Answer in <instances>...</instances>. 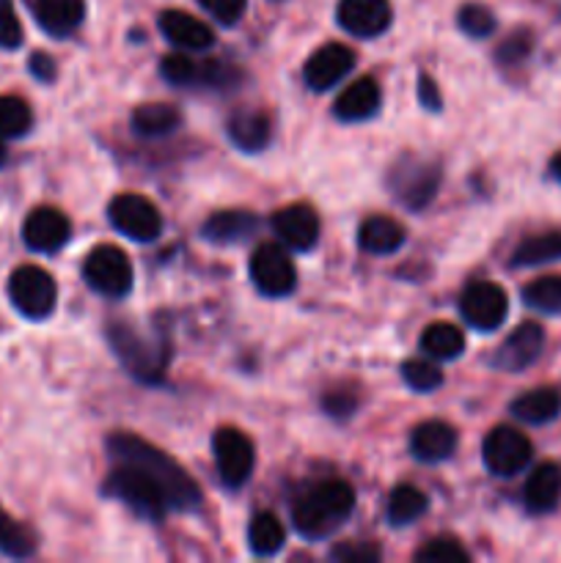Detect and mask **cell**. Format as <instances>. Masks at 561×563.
<instances>
[{"label":"cell","mask_w":561,"mask_h":563,"mask_svg":"<svg viewBox=\"0 0 561 563\" xmlns=\"http://www.w3.org/2000/svg\"><path fill=\"white\" fill-rule=\"evenodd\" d=\"M105 445L113 462L105 493L141 520L160 522L168 511H193L201 506L198 484L157 445L132 432L110 434Z\"/></svg>","instance_id":"6da1fadb"},{"label":"cell","mask_w":561,"mask_h":563,"mask_svg":"<svg viewBox=\"0 0 561 563\" xmlns=\"http://www.w3.org/2000/svg\"><path fill=\"white\" fill-rule=\"evenodd\" d=\"M352 509H355V489L346 482L333 478V482H322L308 489L292 509V520H295L300 537L319 542L339 531Z\"/></svg>","instance_id":"7a4b0ae2"},{"label":"cell","mask_w":561,"mask_h":563,"mask_svg":"<svg viewBox=\"0 0 561 563\" xmlns=\"http://www.w3.org/2000/svg\"><path fill=\"white\" fill-rule=\"evenodd\" d=\"M108 339L119 361L141 383H160L168 366V346L163 341H152L143 333L132 330L130 324L116 322L108 328Z\"/></svg>","instance_id":"3957f363"},{"label":"cell","mask_w":561,"mask_h":563,"mask_svg":"<svg viewBox=\"0 0 561 563\" xmlns=\"http://www.w3.org/2000/svg\"><path fill=\"white\" fill-rule=\"evenodd\" d=\"M9 300L14 311L28 322H44L55 311L58 302V286L47 269L36 264H22L9 275Z\"/></svg>","instance_id":"277c9868"},{"label":"cell","mask_w":561,"mask_h":563,"mask_svg":"<svg viewBox=\"0 0 561 563\" xmlns=\"http://www.w3.org/2000/svg\"><path fill=\"white\" fill-rule=\"evenodd\" d=\"M388 185L394 196L413 212H421L429 207L440 187V165L432 159L407 154L394 168L388 170Z\"/></svg>","instance_id":"5b68a950"},{"label":"cell","mask_w":561,"mask_h":563,"mask_svg":"<svg viewBox=\"0 0 561 563\" xmlns=\"http://www.w3.org/2000/svg\"><path fill=\"white\" fill-rule=\"evenodd\" d=\"M82 278L97 295L121 300L132 289V264L116 245H99L82 262Z\"/></svg>","instance_id":"8992f818"},{"label":"cell","mask_w":561,"mask_h":563,"mask_svg":"<svg viewBox=\"0 0 561 563\" xmlns=\"http://www.w3.org/2000/svg\"><path fill=\"white\" fill-rule=\"evenodd\" d=\"M215 462H218L220 482L226 487L237 489L251 478L253 465H256V449H253L251 438L242 429L223 427L215 432L212 438Z\"/></svg>","instance_id":"52a82bcc"},{"label":"cell","mask_w":561,"mask_h":563,"mask_svg":"<svg viewBox=\"0 0 561 563\" xmlns=\"http://www.w3.org/2000/svg\"><path fill=\"white\" fill-rule=\"evenodd\" d=\"M531 440L512 427H495L493 432L484 438L482 445L484 465H487V471L498 478H512L517 476V473L526 471L528 462H531Z\"/></svg>","instance_id":"ba28073f"},{"label":"cell","mask_w":561,"mask_h":563,"mask_svg":"<svg viewBox=\"0 0 561 563\" xmlns=\"http://www.w3.org/2000/svg\"><path fill=\"white\" fill-rule=\"evenodd\" d=\"M108 218L116 231L135 242H152L157 240L163 231V214L157 212L148 198L138 196V192H124L116 196L108 207Z\"/></svg>","instance_id":"9c48e42d"},{"label":"cell","mask_w":561,"mask_h":563,"mask_svg":"<svg viewBox=\"0 0 561 563\" xmlns=\"http://www.w3.org/2000/svg\"><path fill=\"white\" fill-rule=\"evenodd\" d=\"M251 280L264 297H286L295 291L297 273L286 251L275 242H264L251 256Z\"/></svg>","instance_id":"30bf717a"},{"label":"cell","mask_w":561,"mask_h":563,"mask_svg":"<svg viewBox=\"0 0 561 563\" xmlns=\"http://www.w3.org/2000/svg\"><path fill=\"white\" fill-rule=\"evenodd\" d=\"M460 313L471 328L490 333V330L501 328V322L509 313V300H506V291L498 284H490V280H476V284L468 286L460 297Z\"/></svg>","instance_id":"8fae6325"},{"label":"cell","mask_w":561,"mask_h":563,"mask_svg":"<svg viewBox=\"0 0 561 563\" xmlns=\"http://www.w3.org/2000/svg\"><path fill=\"white\" fill-rule=\"evenodd\" d=\"M69 218L55 207H36L33 212H28L25 223H22V242L28 251L42 253V256L58 253L69 242Z\"/></svg>","instance_id":"7c38bea8"},{"label":"cell","mask_w":561,"mask_h":563,"mask_svg":"<svg viewBox=\"0 0 561 563\" xmlns=\"http://www.w3.org/2000/svg\"><path fill=\"white\" fill-rule=\"evenodd\" d=\"M336 20L358 38H377L394 22L388 0H339Z\"/></svg>","instance_id":"4fadbf2b"},{"label":"cell","mask_w":561,"mask_h":563,"mask_svg":"<svg viewBox=\"0 0 561 563\" xmlns=\"http://www.w3.org/2000/svg\"><path fill=\"white\" fill-rule=\"evenodd\" d=\"M352 66H355L352 49L339 42H330L306 60L302 77H306L308 88H314V91H328V88H333L336 82L350 75Z\"/></svg>","instance_id":"5bb4252c"},{"label":"cell","mask_w":561,"mask_h":563,"mask_svg":"<svg viewBox=\"0 0 561 563\" xmlns=\"http://www.w3.org/2000/svg\"><path fill=\"white\" fill-rule=\"evenodd\" d=\"M275 234L295 251H311L319 240V218L308 203H289L273 218Z\"/></svg>","instance_id":"9a60e30c"},{"label":"cell","mask_w":561,"mask_h":563,"mask_svg":"<svg viewBox=\"0 0 561 563\" xmlns=\"http://www.w3.org/2000/svg\"><path fill=\"white\" fill-rule=\"evenodd\" d=\"M33 20L47 36L69 38L86 20V0H28Z\"/></svg>","instance_id":"2e32d148"},{"label":"cell","mask_w":561,"mask_h":563,"mask_svg":"<svg viewBox=\"0 0 561 563\" xmlns=\"http://www.w3.org/2000/svg\"><path fill=\"white\" fill-rule=\"evenodd\" d=\"M544 346V330L537 322H522L509 339L501 344V350L495 352L493 363L504 372H522V368L531 366L539 355H542Z\"/></svg>","instance_id":"e0dca14e"},{"label":"cell","mask_w":561,"mask_h":563,"mask_svg":"<svg viewBox=\"0 0 561 563\" xmlns=\"http://www.w3.org/2000/svg\"><path fill=\"white\" fill-rule=\"evenodd\" d=\"M157 25H160V33H163V36L179 49H193V53H198V49H209L215 44L212 27H209L204 20H198V16L187 14V11H179V9L163 11Z\"/></svg>","instance_id":"ac0fdd59"},{"label":"cell","mask_w":561,"mask_h":563,"mask_svg":"<svg viewBox=\"0 0 561 563\" xmlns=\"http://www.w3.org/2000/svg\"><path fill=\"white\" fill-rule=\"evenodd\" d=\"M457 443V429L446 421H427V423H418L410 434V454L416 456L418 462H443L454 454Z\"/></svg>","instance_id":"d6986e66"},{"label":"cell","mask_w":561,"mask_h":563,"mask_svg":"<svg viewBox=\"0 0 561 563\" xmlns=\"http://www.w3.org/2000/svg\"><path fill=\"white\" fill-rule=\"evenodd\" d=\"M380 99H383V91H380L377 80L372 77H361V80L350 82V86L341 91V97L336 99L333 113L339 121H346V124H355V121H366L377 113Z\"/></svg>","instance_id":"ffe728a7"},{"label":"cell","mask_w":561,"mask_h":563,"mask_svg":"<svg viewBox=\"0 0 561 563\" xmlns=\"http://www.w3.org/2000/svg\"><path fill=\"white\" fill-rule=\"evenodd\" d=\"M522 500L531 515H548L561 504V465L556 462H544L537 471L528 476L526 489H522Z\"/></svg>","instance_id":"44dd1931"},{"label":"cell","mask_w":561,"mask_h":563,"mask_svg":"<svg viewBox=\"0 0 561 563\" xmlns=\"http://www.w3.org/2000/svg\"><path fill=\"white\" fill-rule=\"evenodd\" d=\"M358 245L372 256H391L405 245V229L388 214H372L358 229Z\"/></svg>","instance_id":"7402d4cb"},{"label":"cell","mask_w":561,"mask_h":563,"mask_svg":"<svg viewBox=\"0 0 561 563\" xmlns=\"http://www.w3.org/2000/svg\"><path fill=\"white\" fill-rule=\"evenodd\" d=\"M256 229L258 218L253 212H248V209H223V212H215L212 218L204 223L201 234L204 240L218 242V245H234V242L253 236Z\"/></svg>","instance_id":"603a6c76"},{"label":"cell","mask_w":561,"mask_h":563,"mask_svg":"<svg viewBox=\"0 0 561 563\" xmlns=\"http://www.w3.org/2000/svg\"><path fill=\"white\" fill-rule=\"evenodd\" d=\"M229 137L240 152H262L273 137V121L262 110H240L229 119Z\"/></svg>","instance_id":"cb8c5ba5"},{"label":"cell","mask_w":561,"mask_h":563,"mask_svg":"<svg viewBox=\"0 0 561 563\" xmlns=\"http://www.w3.org/2000/svg\"><path fill=\"white\" fill-rule=\"evenodd\" d=\"M559 412H561V394L553 388L528 390V394L517 396V399L512 401V416L520 418L522 423H531V427L550 423L553 418H559Z\"/></svg>","instance_id":"d4e9b609"},{"label":"cell","mask_w":561,"mask_h":563,"mask_svg":"<svg viewBox=\"0 0 561 563\" xmlns=\"http://www.w3.org/2000/svg\"><path fill=\"white\" fill-rule=\"evenodd\" d=\"M38 550V539L33 533L31 526L20 522L16 517H11L9 511L0 506V555L14 561L33 559Z\"/></svg>","instance_id":"484cf974"},{"label":"cell","mask_w":561,"mask_h":563,"mask_svg":"<svg viewBox=\"0 0 561 563\" xmlns=\"http://www.w3.org/2000/svg\"><path fill=\"white\" fill-rule=\"evenodd\" d=\"M182 124V113L174 104L146 102L132 113V130L143 137H163Z\"/></svg>","instance_id":"4316f807"},{"label":"cell","mask_w":561,"mask_h":563,"mask_svg":"<svg viewBox=\"0 0 561 563\" xmlns=\"http://www.w3.org/2000/svg\"><path fill=\"white\" fill-rule=\"evenodd\" d=\"M427 509L429 500L421 489L413 487V484H399L391 493L388 506H385V517H388V526L405 528L410 522H416L421 515H427Z\"/></svg>","instance_id":"83f0119b"},{"label":"cell","mask_w":561,"mask_h":563,"mask_svg":"<svg viewBox=\"0 0 561 563\" xmlns=\"http://www.w3.org/2000/svg\"><path fill=\"white\" fill-rule=\"evenodd\" d=\"M421 350L427 352L432 361H454L465 350V335L457 324L451 322H435L424 330L421 335Z\"/></svg>","instance_id":"f1b7e54d"},{"label":"cell","mask_w":561,"mask_h":563,"mask_svg":"<svg viewBox=\"0 0 561 563\" xmlns=\"http://www.w3.org/2000/svg\"><path fill=\"white\" fill-rule=\"evenodd\" d=\"M561 262V231H548L522 240L512 253L515 267H539V264Z\"/></svg>","instance_id":"f546056e"},{"label":"cell","mask_w":561,"mask_h":563,"mask_svg":"<svg viewBox=\"0 0 561 563\" xmlns=\"http://www.w3.org/2000/svg\"><path fill=\"white\" fill-rule=\"evenodd\" d=\"M286 533L284 526H280L278 517L273 511H262L251 520V528H248V544L256 555H278L284 550Z\"/></svg>","instance_id":"4dcf8cb0"},{"label":"cell","mask_w":561,"mask_h":563,"mask_svg":"<svg viewBox=\"0 0 561 563\" xmlns=\"http://www.w3.org/2000/svg\"><path fill=\"white\" fill-rule=\"evenodd\" d=\"M33 130V110L16 93H3L0 97V137L6 141H16L25 137Z\"/></svg>","instance_id":"1f68e13d"},{"label":"cell","mask_w":561,"mask_h":563,"mask_svg":"<svg viewBox=\"0 0 561 563\" xmlns=\"http://www.w3.org/2000/svg\"><path fill=\"white\" fill-rule=\"evenodd\" d=\"M522 300H526V306L534 308V311L559 317L561 313V275H544V278L531 280V284L522 289Z\"/></svg>","instance_id":"d6a6232c"},{"label":"cell","mask_w":561,"mask_h":563,"mask_svg":"<svg viewBox=\"0 0 561 563\" xmlns=\"http://www.w3.org/2000/svg\"><path fill=\"white\" fill-rule=\"evenodd\" d=\"M402 379L407 383V388L429 394L443 383V372H440L438 361H405L402 363Z\"/></svg>","instance_id":"836d02e7"},{"label":"cell","mask_w":561,"mask_h":563,"mask_svg":"<svg viewBox=\"0 0 561 563\" xmlns=\"http://www.w3.org/2000/svg\"><path fill=\"white\" fill-rule=\"evenodd\" d=\"M457 25L465 36L487 38L495 31V14L482 3H465L457 11Z\"/></svg>","instance_id":"e575fe53"},{"label":"cell","mask_w":561,"mask_h":563,"mask_svg":"<svg viewBox=\"0 0 561 563\" xmlns=\"http://www.w3.org/2000/svg\"><path fill=\"white\" fill-rule=\"evenodd\" d=\"M416 561L418 563H468L471 561V553H468L457 539L438 537L418 550Z\"/></svg>","instance_id":"d590c367"},{"label":"cell","mask_w":561,"mask_h":563,"mask_svg":"<svg viewBox=\"0 0 561 563\" xmlns=\"http://www.w3.org/2000/svg\"><path fill=\"white\" fill-rule=\"evenodd\" d=\"M22 22L11 0H0V49L22 47Z\"/></svg>","instance_id":"8d00e7d4"},{"label":"cell","mask_w":561,"mask_h":563,"mask_svg":"<svg viewBox=\"0 0 561 563\" xmlns=\"http://www.w3.org/2000/svg\"><path fill=\"white\" fill-rule=\"evenodd\" d=\"M198 3H201V9L207 11L215 22H220V25L226 27L237 25L248 9V0H198Z\"/></svg>","instance_id":"74e56055"},{"label":"cell","mask_w":561,"mask_h":563,"mask_svg":"<svg viewBox=\"0 0 561 563\" xmlns=\"http://www.w3.org/2000/svg\"><path fill=\"white\" fill-rule=\"evenodd\" d=\"M333 561H344V563H377L383 559L377 544L372 542H350V544H341L330 553Z\"/></svg>","instance_id":"f35d334b"},{"label":"cell","mask_w":561,"mask_h":563,"mask_svg":"<svg viewBox=\"0 0 561 563\" xmlns=\"http://www.w3.org/2000/svg\"><path fill=\"white\" fill-rule=\"evenodd\" d=\"M531 44L534 42L528 31L512 33V36L498 47V60H504V64H520V60H526V55L531 53Z\"/></svg>","instance_id":"ab89813d"},{"label":"cell","mask_w":561,"mask_h":563,"mask_svg":"<svg viewBox=\"0 0 561 563\" xmlns=\"http://www.w3.org/2000/svg\"><path fill=\"white\" fill-rule=\"evenodd\" d=\"M322 407L324 412H330V416L336 418L352 416V410H355V396H352L350 390H333V394L324 396Z\"/></svg>","instance_id":"60d3db41"},{"label":"cell","mask_w":561,"mask_h":563,"mask_svg":"<svg viewBox=\"0 0 561 563\" xmlns=\"http://www.w3.org/2000/svg\"><path fill=\"white\" fill-rule=\"evenodd\" d=\"M28 71L36 77L38 82H53L55 80V60L50 58L47 53H33L31 60H28Z\"/></svg>","instance_id":"b9f144b4"},{"label":"cell","mask_w":561,"mask_h":563,"mask_svg":"<svg viewBox=\"0 0 561 563\" xmlns=\"http://www.w3.org/2000/svg\"><path fill=\"white\" fill-rule=\"evenodd\" d=\"M418 99H421V104L427 110H440V91L432 77L421 75V80H418Z\"/></svg>","instance_id":"7bdbcfd3"},{"label":"cell","mask_w":561,"mask_h":563,"mask_svg":"<svg viewBox=\"0 0 561 563\" xmlns=\"http://www.w3.org/2000/svg\"><path fill=\"white\" fill-rule=\"evenodd\" d=\"M550 174H553V176H556V179H559V181H561V152H559V154H556V157H553V159H550Z\"/></svg>","instance_id":"ee69618b"},{"label":"cell","mask_w":561,"mask_h":563,"mask_svg":"<svg viewBox=\"0 0 561 563\" xmlns=\"http://www.w3.org/2000/svg\"><path fill=\"white\" fill-rule=\"evenodd\" d=\"M6 159H9V146H6V137H0V168L6 165Z\"/></svg>","instance_id":"f6af8a7d"}]
</instances>
